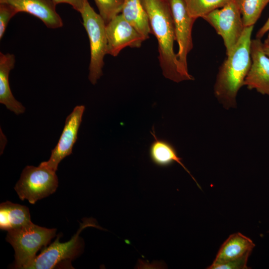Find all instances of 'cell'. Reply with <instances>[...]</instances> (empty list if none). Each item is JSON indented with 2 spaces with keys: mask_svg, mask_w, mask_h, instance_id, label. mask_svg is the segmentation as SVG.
Returning a JSON list of instances; mask_svg holds the SVG:
<instances>
[{
  "mask_svg": "<svg viewBox=\"0 0 269 269\" xmlns=\"http://www.w3.org/2000/svg\"><path fill=\"white\" fill-rule=\"evenodd\" d=\"M147 13L151 34L158 43V60L163 75L174 82L193 80L182 68L174 51L175 39L171 9L167 0H141Z\"/></svg>",
  "mask_w": 269,
  "mask_h": 269,
  "instance_id": "1",
  "label": "cell"
},
{
  "mask_svg": "<svg viewBox=\"0 0 269 269\" xmlns=\"http://www.w3.org/2000/svg\"><path fill=\"white\" fill-rule=\"evenodd\" d=\"M254 26L245 27L233 50L219 69L214 86V94L219 103L226 110L237 107V96L244 86L250 69L251 36Z\"/></svg>",
  "mask_w": 269,
  "mask_h": 269,
  "instance_id": "2",
  "label": "cell"
},
{
  "mask_svg": "<svg viewBox=\"0 0 269 269\" xmlns=\"http://www.w3.org/2000/svg\"><path fill=\"white\" fill-rule=\"evenodd\" d=\"M56 229H48L33 223L21 228L9 231L6 241L14 250V269H28L37 256L56 235Z\"/></svg>",
  "mask_w": 269,
  "mask_h": 269,
  "instance_id": "3",
  "label": "cell"
},
{
  "mask_svg": "<svg viewBox=\"0 0 269 269\" xmlns=\"http://www.w3.org/2000/svg\"><path fill=\"white\" fill-rule=\"evenodd\" d=\"M80 13L90 42V60L88 78L90 82L95 85L103 75L104 58L107 54L106 23L87 0Z\"/></svg>",
  "mask_w": 269,
  "mask_h": 269,
  "instance_id": "4",
  "label": "cell"
},
{
  "mask_svg": "<svg viewBox=\"0 0 269 269\" xmlns=\"http://www.w3.org/2000/svg\"><path fill=\"white\" fill-rule=\"evenodd\" d=\"M58 186L56 171L40 164L26 166L14 188L21 200L32 204L55 192Z\"/></svg>",
  "mask_w": 269,
  "mask_h": 269,
  "instance_id": "5",
  "label": "cell"
},
{
  "mask_svg": "<svg viewBox=\"0 0 269 269\" xmlns=\"http://www.w3.org/2000/svg\"><path fill=\"white\" fill-rule=\"evenodd\" d=\"M222 38L226 55L234 49L245 26L237 0H231L223 7L216 9L202 17Z\"/></svg>",
  "mask_w": 269,
  "mask_h": 269,
  "instance_id": "6",
  "label": "cell"
},
{
  "mask_svg": "<svg viewBox=\"0 0 269 269\" xmlns=\"http://www.w3.org/2000/svg\"><path fill=\"white\" fill-rule=\"evenodd\" d=\"M88 226L98 227L93 222L86 221L81 224L76 234L68 242L60 243L58 236L53 243L47 247H44L41 252L37 255L28 269H52L64 261L76 258L82 248V240L79 234L83 229Z\"/></svg>",
  "mask_w": 269,
  "mask_h": 269,
  "instance_id": "7",
  "label": "cell"
},
{
  "mask_svg": "<svg viewBox=\"0 0 269 269\" xmlns=\"http://www.w3.org/2000/svg\"><path fill=\"white\" fill-rule=\"evenodd\" d=\"M171 9L175 39L178 45L176 54L183 69L189 73L187 55L193 48L192 30L196 19L189 14L184 0H167Z\"/></svg>",
  "mask_w": 269,
  "mask_h": 269,
  "instance_id": "8",
  "label": "cell"
},
{
  "mask_svg": "<svg viewBox=\"0 0 269 269\" xmlns=\"http://www.w3.org/2000/svg\"><path fill=\"white\" fill-rule=\"evenodd\" d=\"M107 54L116 57L127 47L139 48L145 38L132 26L121 13L106 24Z\"/></svg>",
  "mask_w": 269,
  "mask_h": 269,
  "instance_id": "9",
  "label": "cell"
},
{
  "mask_svg": "<svg viewBox=\"0 0 269 269\" xmlns=\"http://www.w3.org/2000/svg\"><path fill=\"white\" fill-rule=\"evenodd\" d=\"M84 105L77 106L66 118L62 134L55 147L52 150L49 159L40 163L56 171L60 161L71 154L78 138L79 129L85 110Z\"/></svg>",
  "mask_w": 269,
  "mask_h": 269,
  "instance_id": "10",
  "label": "cell"
},
{
  "mask_svg": "<svg viewBox=\"0 0 269 269\" xmlns=\"http://www.w3.org/2000/svg\"><path fill=\"white\" fill-rule=\"evenodd\" d=\"M251 56V65L244 86L269 97V58L264 51L261 39H252Z\"/></svg>",
  "mask_w": 269,
  "mask_h": 269,
  "instance_id": "11",
  "label": "cell"
},
{
  "mask_svg": "<svg viewBox=\"0 0 269 269\" xmlns=\"http://www.w3.org/2000/svg\"><path fill=\"white\" fill-rule=\"evenodd\" d=\"M0 3L11 5L17 12H25L36 16L48 28L55 29L63 25L52 0H0Z\"/></svg>",
  "mask_w": 269,
  "mask_h": 269,
  "instance_id": "12",
  "label": "cell"
},
{
  "mask_svg": "<svg viewBox=\"0 0 269 269\" xmlns=\"http://www.w3.org/2000/svg\"><path fill=\"white\" fill-rule=\"evenodd\" d=\"M15 62L13 54L0 52V103L16 115L22 114L25 108L13 96L9 84V74Z\"/></svg>",
  "mask_w": 269,
  "mask_h": 269,
  "instance_id": "13",
  "label": "cell"
},
{
  "mask_svg": "<svg viewBox=\"0 0 269 269\" xmlns=\"http://www.w3.org/2000/svg\"><path fill=\"white\" fill-rule=\"evenodd\" d=\"M152 131L150 133L154 138V140L150 145L149 155L152 163L161 167H168L174 162L178 163L191 176L199 188L201 189L195 179L182 162V159L178 156L174 146L169 141L157 138L154 127H152Z\"/></svg>",
  "mask_w": 269,
  "mask_h": 269,
  "instance_id": "14",
  "label": "cell"
},
{
  "mask_svg": "<svg viewBox=\"0 0 269 269\" xmlns=\"http://www.w3.org/2000/svg\"><path fill=\"white\" fill-rule=\"evenodd\" d=\"M255 245L240 233L230 235L219 249L212 265L224 263L250 255Z\"/></svg>",
  "mask_w": 269,
  "mask_h": 269,
  "instance_id": "15",
  "label": "cell"
},
{
  "mask_svg": "<svg viewBox=\"0 0 269 269\" xmlns=\"http://www.w3.org/2000/svg\"><path fill=\"white\" fill-rule=\"evenodd\" d=\"M32 223L27 207L10 201L0 204V229L8 232L21 228Z\"/></svg>",
  "mask_w": 269,
  "mask_h": 269,
  "instance_id": "16",
  "label": "cell"
},
{
  "mask_svg": "<svg viewBox=\"0 0 269 269\" xmlns=\"http://www.w3.org/2000/svg\"><path fill=\"white\" fill-rule=\"evenodd\" d=\"M121 14L145 39L149 38L151 31L141 0H124Z\"/></svg>",
  "mask_w": 269,
  "mask_h": 269,
  "instance_id": "17",
  "label": "cell"
},
{
  "mask_svg": "<svg viewBox=\"0 0 269 269\" xmlns=\"http://www.w3.org/2000/svg\"><path fill=\"white\" fill-rule=\"evenodd\" d=\"M245 27L254 26L269 0H237Z\"/></svg>",
  "mask_w": 269,
  "mask_h": 269,
  "instance_id": "18",
  "label": "cell"
},
{
  "mask_svg": "<svg viewBox=\"0 0 269 269\" xmlns=\"http://www.w3.org/2000/svg\"><path fill=\"white\" fill-rule=\"evenodd\" d=\"M231 0H184L190 16L195 19L223 7Z\"/></svg>",
  "mask_w": 269,
  "mask_h": 269,
  "instance_id": "19",
  "label": "cell"
},
{
  "mask_svg": "<svg viewBox=\"0 0 269 269\" xmlns=\"http://www.w3.org/2000/svg\"><path fill=\"white\" fill-rule=\"evenodd\" d=\"M106 24L121 13L124 0H94Z\"/></svg>",
  "mask_w": 269,
  "mask_h": 269,
  "instance_id": "20",
  "label": "cell"
},
{
  "mask_svg": "<svg viewBox=\"0 0 269 269\" xmlns=\"http://www.w3.org/2000/svg\"><path fill=\"white\" fill-rule=\"evenodd\" d=\"M17 13L11 5L0 3V39L3 37L9 20Z\"/></svg>",
  "mask_w": 269,
  "mask_h": 269,
  "instance_id": "21",
  "label": "cell"
},
{
  "mask_svg": "<svg viewBox=\"0 0 269 269\" xmlns=\"http://www.w3.org/2000/svg\"><path fill=\"white\" fill-rule=\"evenodd\" d=\"M250 255H246L236 260L222 264L211 265L209 269H248L247 264Z\"/></svg>",
  "mask_w": 269,
  "mask_h": 269,
  "instance_id": "22",
  "label": "cell"
},
{
  "mask_svg": "<svg viewBox=\"0 0 269 269\" xmlns=\"http://www.w3.org/2000/svg\"><path fill=\"white\" fill-rule=\"evenodd\" d=\"M56 4L66 3L71 5L76 11L80 12L83 9L87 0H52Z\"/></svg>",
  "mask_w": 269,
  "mask_h": 269,
  "instance_id": "23",
  "label": "cell"
},
{
  "mask_svg": "<svg viewBox=\"0 0 269 269\" xmlns=\"http://www.w3.org/2000/svg\"><path fill=\"white\" fill-rule=\"evenodd\" d=\"M269 30V17L262 27L258 30L256 38H261Z\"/></svg>",
  "mask_w": 269,
  "mask_h": 269,
  "instance_id": "24",
  "label": "cell"
},
{
  "mask_svg": "<svg viewBox=\"0 0 269 269\" xmlns=\"http://www.w3.org/2000/svg\"><path fill=\"white\" fill-rule=\"evenodd\" d=\"M263 48L266 55L269 58V34L263 42Z\"/></svg>",
  "mask_w": 269,
  "mask_h": 269,
  "instance_id": "25",
  "label": "cell"
}]
</instances>
